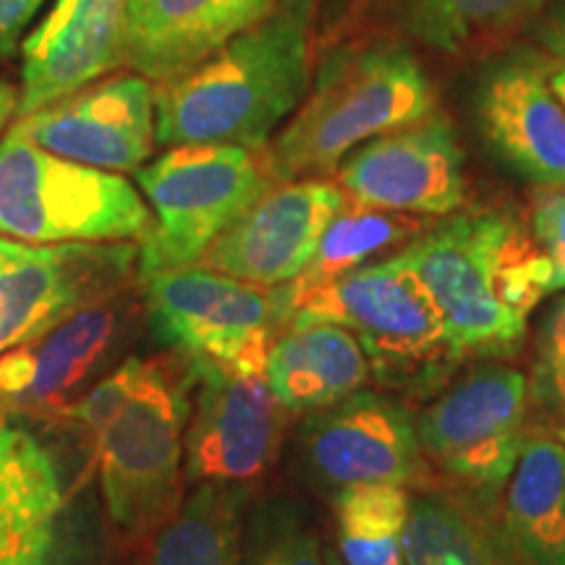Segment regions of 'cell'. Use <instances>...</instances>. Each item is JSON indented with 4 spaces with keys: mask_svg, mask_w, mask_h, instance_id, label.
<instances>
[{
    "mask_svg": "<svg viewBox=\"0 0 565 565\" xmlns=\"http://www.w3.org/2000/svg\"><path fill=\"white\" fill-rule=\"evenodd\" d=\"M312 0H280L263 21L154 92L160 147L263 152L312 82Z\"/></svg>",
    "mask_w": 565,
    "mask_h": 565,
    "instance_id": "cell-1",
    "label": "cell"
},
{
    "mask_svg": "<svg viewBox=\"0 0 565 565\" xmlns=\"http://www.w3.org/2000/svg\"><path fill=\"white\" fill-rule=\"evenodd\" d=\"M398 257L443 315L454 359L519 351L529 317L550 296V265L513 215L475 210L427 228Z\"/></svg>",
    "mask_w": 565,
    "mask_h": 565,
    "instance_id": "cell-2",
    "label": "cell"
},
{
    "mask_svg": "<svg viewBox=\"0 0 565 565\" xmlns=\"http://www.w3.org/2000/svg\"><path fill=\"white\" fill-rule=\"evenodd\" d=\"M437 110L435 89L406 47H343L330 55L307 97L263 150L273 181L333 173L364 141Z\"/></svg>",
    "mask_w": 565,
    "mask_h": 565,
    "instance_id": "cell-3",
    "label": "cell"
},
{
    "mask_svg": "<svg viewBox=\"0 0 565 565\" xmlns=\"http://www.w3.org/2000/svg\"><path fill=\"white\" fill-rule=\"evenodd\" d=\"M152 212L124 175L42 150L13 129L0 139V236L26 244L141 238Z\"/></svg>",
    "mask_w": 565,
    "mask_h": 565,
    "instance_id": "cell-4",
    "label": "cell"
},
{
    "mask_svg": "<svg viewBox=\"0 0 565 565\" xmlns=\"http://www.w3.org/2000/svg\"><path fill=\"white\" fill-rule=\"evenodd\" d=\"M275 296L282 330L341 324L380 372L414 374L454 359L433 294L398 254L338 278H296L275 286Z\"/></svg>",
    "mask_w": 565,
    "mask_h": 565,
    "instance_id": "cell-5",
    "label": "cell"
},
{
    "mask_svg": "<svg viewBox=\"0 0 565 565\" xmlns=\"http://www.w3.org/2000/svg\"><path fill=\"white\" fill-rule=\"evenodd\" d=\"M152 221L139 249L141 278L200 265L204 252L273 186L263 152L233 145L168 147L139 168Z\"/></svg>",
    "mask_w": 565,
    "mask_h": 565,
    "instance_id": "cell-6",
    "label": "cell"
},
{
    "mask_svg": "<svg viewBox=\"0 0 565 565\" xmlns=\"http://www.w3.org/2000/svg\"><path fill=\"white\" fill-rule=\"evenodd\" d=\"M189 412L186 387L160 364L141 362L124 404L89 435L105 508L124 534L158 532L181 505Z\"/></svg>",
    "mask_w": 565,
    "mask_h": 565,
    "instance_id": "cell-7",
    "label": "cell"
},
{
    "mask_svg": "<svg viewBox=\"0 0 565 565\" xmlns=\"http://www.w3.org/2000/svg\"><path fill=\"white\" fill-rule=\"evenodd\" d=\"M145 303L154 335L192 366L265 374L275 338L282 333L275 288L202 265L147 275Z\"/></svg>",
    "mask_w": 565,
    "mask_h": 565,
    "instance_id": "cell-8",
    "label": "cell"
},
{
    "mask_svg": "<svg viewBox=\"0 0 565 565\" xmlns=\"http://www.w3.org/2000/svg\"><path fill=\"white\" fill-rule=\"evenodd\" d=\"M529 380L487 362L466 372L416 416L422 454L445 482L500 494L526 440Z\"/></svg>",
    "mask_w": 565,
    "mask_h": 565,
    "instance_id": "cell-9",
    "label": "cell"
},
{
    "mask_svg": "<svg viewBox=\"0 0 565 565\" xmlns=\"http://www.w3.org/2000/svg\"><path fill=\"white\" fill-rule=\"evenodd\" d=\"M131 244H26L0 236V356L100 303L129 278Z\"/></svg>",
    "mask_w": 565,
    "mask_h": 565,
    "instance_id": "cell-10",
    "label": "cell"
},
{
    "mask_svg": "<svg viewBox=\"0 0 565 565\" xmlns=\"http://www.w3.org/2000/svg\"><path fill=\"white\" fill-rule=\"evenodd\" d=\"M309 471L322 484H401L408 490L435 482L422 454L416 419L395 401L372 391L324 406L301 429Z\"/></svg>",
    "mask_w": 565,
    "mask_h": 565,
    "instance_id": "cell-11",
    "label": "cell"
},
{
    "mask_svg": "<svg viewBox=\"0 0 565 565\" xmlns=\"http://www.w3.org/2000/svg\"><path fill=\"white\" fill-rule=\"evenodd\" d=\"M338 186L366 207L445 217L466 200L463 152L440 110L356 147L338 166Z\"/></svg>",
    "mask_w": 565,
    "mask_h": 565,
    "instance_id": "cell-12",
    "label": "cell"
},
{
    "mask_svg": "<svg viewBox=\"0 0 565 565\" xmlns=\"http://www.w3.org/2000/svg\"><path fill=\"white\" fill-rule=\"evenodd\" d=\"M200 385L186 424V477L202 484H246L278 456L288 408L265 374L192 366Z\"/></svg>",
    "mask_w": 565,
    "mask_h": 565,
    "instance_id": "cell-13",
    "label": "cell"
},
{
    "mask_svg": "<svg viewBox=\"0 0 565 565\" xmlns=\"http://www.w3.org/2000/svg\"><path fill=\"white\" fill-rule=\"evenodd\" d=\"M345 204L343 189L324 179L280 181L267 189L200 259L207 270L254 282L286 286L312 263L322 233Z\"/></svg>",
    "mask_w": 565,
    "mask_h": 565,
    "instance_id": "cell-14",
    "label": "cell"
},
{
    "mask_svg": "<svg viewBox=\"0 0 565 565\" xmlns=\"http://www.w3.org/2000/svg\"><path fill=\"white\" fill-rule=\"evenodd\" d=\"M154 92V84L141 74L97 79L21 116L13 129L58 158L116 173L139 171L158 145Z\"/></svg>",
    "mask_w": 565,
    "mask_h": 565,
    "instance_id": "cell-15",
    "label": "cell"
},
{
    "mask_svg": "<svg viewBox=\"0 0 565 565\" xmlns=\"http://www.w3.org/2000/svg\"><path fill=\"white\" fill-rule=\"evenodd\" d=\"M84 557L53 454L0 419V565H84Z\"/></svg>",
    "mask_w": 565,
    "mask_h": 565,
    "instance_id": "cell-16",
    "label": "cell"
},
{
    "mask_svg": "<svg viewBox=\"0 0 565 565\" xmlns=\"http://www.w3.org/2000/svg\"><path fill=\"white\" fill-rule=\"evenodd\" d=\"M129 0H55L21 42L17 116L47 108L126 63Z\"/></svg>",
    "mask_w": 565,
    "mask_h": 565,
    "instance_id": "cell-17",
    "label": "cell"
},
{
    "mask_svg": "<svg viewBox=\"0 0 565 565\" xmlns=\"http://www.w3.org/2000/svg\"><path fill=\"white\" fill-rule=\"evenodd\" d=\"M477 113L494 152L540 189H565V108L540 53L505 55L479 82Z\"/></svg>",
    "mask_w": 565,
    "mask_h": 565,
    "instance_id": "cell-18",
    "label": "cell"
},
{
    "mask_svg": "<svg viewBox=\"0 0 565 565\" xmlns=\"http://www.w3.org/2000/svg\"><path fill=\"white\" fill-rule=\"evenodd\" d=\"M118 315L92 303L51 333L0 356V414L66 416L116 341Z\"/></svg>",
    "mask_w": 565,
    "mask_h": 565,
    "instance_id": "cell-19",
    "label": "cell"
},
{
    "mask_svg": "<svg viewBox=\"0 0 565 565\" xmlns=\"http://www.w3.org/2000/svg\"><path fill=\"white\" fill-rule=\"evenodd\" d=\"M280 0H129L126 63L168 84L263 21Z\"/></svg>",
    "mask_w": 565,
    "mask_h": 565,
    "instance_id": "cell-20",
    "label": "cell"
},
{
    "mask_svg": "<svg viewBox=\"0 0 565 565\" xmlns=\"http://www.w3.org/2000/svg\"><path fill=\"white\" fill-rule=\"evenodd\" d=\"M406 565H524L500 519V494L450 482L412 492Z\"/></svg>",
    "mask_w": 565,
    "mask_h": 565,
    "instance_id": "cell-21",
    "label": "cell"
},
{
    "mask_svg": "<svg viewBox=\"0 0 565 565\" xmlns=\"http://www.w3.org/2000/svg\"><path fill=\"white\" fill-rule=\"evenodd\" d=\"M372 364L353 333L330 322L288 328L275 338L265 380L288 412H320L370 383Z\"/></svg>",
    "mask_w": 565,
    "mask_h": 565,
    "instance_id": "cell-22",
    "label": "cell"
},
{
    "mask_svg": "<svg viewBox=\"0 0 565 565\" xmlns=\"http://www.w3.org/2000/svg\"><path fill=\"white\" fill-rule=\"evenodd\" d=\"M500 519L524 565H565V443L526 435L500 492Z\"/></svg>",
    "mask_w": 565,
    "mask_h": 565,
    "instance_id": "cell-23",
    "label": "cell"
},
{
    "mask_svg": "<svg viewBox=\"0 0 565 565\" xmlns=\"http://www.w3.org/2000/svg\"><path fill=\"white\" fill-rule=\"evenodd\" d=\"M242 492L202 484L158 529L150 565H242Z\"/></svg>",
    "mask_w": 565,
    "mask_h": 565,
    "instance_id": "cell-24",
    "label": "cell"
},
{
    "mask_svg": "<svg viewBox=\"0 0 565 565\" xmlns=\"http://www.w3.org/2000/svg\"><path fill=\"white\" fill-rule=\"evenodd\" d=\"M412 490L359 484L335 494L338 555L345 565H406Z\"/></svg>",
    "mask_w": 565,
    "mask_h": 565,
    "instance_id": "cell-25",
    "label": "cell"
},
{
    "mask_svg": "<svg viewBox=\"0 0 565 565\" xmlns=\"http://www.w3.org/2000/svg\"><path fill=\"white\" fill-rule=\"evenodd\" d=\"M424 231L427 223L422 221V215L366 207L345 196L341 212L324 228L312 263L299 278L328 280L372 265L374 257H395Z\"/></svg>",
    "mask_w": 565,
    "mask_h": 565,
    "instance_id": "cell-26",
    "label": "cell"
},
{
    "mask_svg": "<svg viewBox=\"0 0 565 565\" xmlns=\"http://www.w3.org/2000/svg\"><path fill=\"white\" fill-rule=\"evenodd\" d=\"M545 0H401L404 26L424 45L456 53L469 42L511 30Z\"/></svg>",
    "mask_w": 565,
    "mask_h": 565,
    "instance_id": "cell-27",
    "label": "cell"
},
{
    "mask_svg": "<svg viewBox=\"0 0 565 565\" xmlns=\"http://www.w3.org/2000/svg\"><path fill=\"white\" fill-rule=\"evenodd\" d=\"M242 565H324L320 534L294 500H270L244 529Z\"/></svg>",
    "mask_w": 565,
    "mask_h": 565,
    "instance_id": "cell-28",
    "label": "cell"
},
{
    "mask_svg": "<svg viewBox=\"0 0 565 565\" xmlns=\"http://www.w3.org/2000/svg\"><path fill=\"white\" fill-rule=\"evenodd\" d=\"M532 236L550 265V294L565 288V189H542L532 207Z\"/></svg>",
    "mask_w": 565,
    "mask_h": 565,
    "instance_id": "cell-29",
    "label": "cell"
},
{
    "mask_svg": "<svg viewBox=\"0 0 565 565\" xmlns=\"http://www.w3.org/2000/svg\"><path fill=\"white\" fill-rule=\"evenodd\" d=\"M542 370H545L550 393L565 406V301L547 322L545 343H542Z\"/></svg>",
    "mask_w": 565,
    "mask_h": 565,
    "instance_id": "cell-30",
    "label": "cell"
},
{
    "mask_svg": "<svg viewBox=\"0 0 565 565\" xmlns=\"http://www.w3.org/2000/svg\"><path fill=\"white\" fill-rule=\"evenodd\" d=\"M540 45H542V61H545L550 87L557 95V100L565 108V3L561 9L553 11V17L547 19V24L540 32Z\"/></svg>",
    "mask_w": 565,
    "mask_h": 565,
    "instance_id": "cell-31",
    "label": "cell"
},
{
    "mask_svg": "<svg viewBox=\"0 0 565 565\" xmlns=\"http://www.w3.org/2000/svg\"><path fill=\"white\" fill-rule=\"evenodd\" d=\"M45 0H0V58L11 55Z\"/></svg>",
    "mask_w": 565,
    "mask_h": 565,
    "instance_id": "cell-32",
    "label": "cell"
},
{
    "mask_svg": "<svg viewBox=\"0 0 565 565\" xmlns=\"http://www.w3.org/2000/svg\"><path fill=\"white\" fill-rule=\"evenodd\" d=\"M19 108V89L9 79H0V131L9 126Z\"/></svg>",
    "mask_w": 565,
    "mask_h": 565,
    "instance_id": "cell-33",
    "label": "cell"
},
{
    "mask_svg": "<svg viewBox=\"0 0 565 565\" xmlns=\"http://www.w3.org/2000/svg\"><path fill=\"white\" fill-rule=\"evenodd\" d=\"M324 565H345L335 550H324Z\"/></svg>",
    "mask_w": 565,
    "mask_h": 565,
    "instance_id": "cell-34",
    "label": "cell"
},
{
    "mask_svg": "<svg viewBox=\"0 0 565 565\" xmlns=\"http://www.w3.org/2000/svg\"><path fill=\"white\" fill-rule=\"evenodd\" d=\"M557 437H561V440H563V443H565V427H563V429H561V433H557Z\"/></svg>",
    "mask_w": 565,
    "mask_h": 565,
    "instance_id": "cell-35",
    "label": "cell"
}]
</instances>
